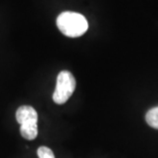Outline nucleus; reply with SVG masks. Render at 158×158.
<instances>
[{
    "label": "nucleus",
    "instance_id": "39448f33",
    "mask_svg": "<svg viewBox=\"0 0 158 158\" xmlns=\"http://www.w3.org/2000/svg\"><path fill=\"white\" fill-rule=\"evenodd\" d=\"M37 155H38V158H56L52 150L45 146H41L38 148Z\"/></svg>",
    "mask_w": 158,
    "mask_h": 158
},
{
    "label": "nucleus",
    "instance_id": "f03ea898",
    "mask_svg": "<svg viewBox=\"0 0 158 158\" xmlns=\"http://www.w3.org/2000/svg\"><path fill=\"white\" fill-rule=\"evenodd\" d=\"M15 119L20 123V132L25 140L33 141L38 135V114L31 106H21L15 112Z\"/></svg>",
    "mask_w": 158,
    "mask_h": 158
},
{
    "label": "nucleus",
    "instance_id": "f257e3e1",
    "mask_svg": "<svg viewBox=\"0 0 158 158\" xmlns=\"http://www.w3.org/2000/svg\"><path fill=\"white\" fill-rule=\"evenodd\" d=\"M56 26L65 36L71 38L82 36L88 29L86 19L73 11L62 12L56 19Z\"/></svg>",
    "mask_w": 158,
    "mask_h": 158
},
{
    "label": "nucleus",
    "instance_id": "7ed1b4c3",
    "mask_svg": "<svg viewBox=\"0 0 158 158\" xmlns=\"http://www.w3.org/2000/svg\"><path fill=\"white\" fill-rule=\"evenodd\" d=\"M76 88V80L73 74L69 71H61L56 76L55 91L52 94L53 102L63 105L70 99Z\"/></svg>",
    "mask_w": 158,
    "mask_h": 158
},
{
    "label": "nucleus",
    "instance_id": "20e7f679",
    "mask_svg": "<svg viewBox=\"0 0 158 158\" xmlns=\"http://www.w3.org/2000/svg\"><path fill=\"white\" fill-rule=\"evenodd\" d=\"M146 122L151 127L158 129V106L150 109L146 113Z\"/></svg>",
    "mask_w": 158,
    "mask_h": 158
}]
</instances>
